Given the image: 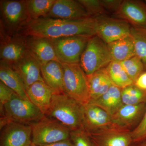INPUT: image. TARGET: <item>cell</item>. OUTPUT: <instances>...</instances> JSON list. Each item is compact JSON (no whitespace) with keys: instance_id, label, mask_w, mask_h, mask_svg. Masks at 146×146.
<instances>
[{"instance_id":"obj_1","label":"cell","mask_w":146,"mask_h":146,"mask_svg":"<svg viewBox=\"0 0 146 146\" xmlns=\"http://www.w3.org/2000/svg\"><path fill=\"white\" fill-rule=\"evenodd\" d=\"M96 18L62 20L42 18L29 20L16 33L20 36H35L56 39L65 36L96 35Z\"/></svg>"},{"instance_id":"obj_2","label":"cell","mask_w":146,"mask_h":146,"mask_svg":"<svg viewBox=\"0 0 146 146\" xmlns=\"http://www.w3.org/2000/svg\"><path fill=\"white\" fill-rule=\"evenodd\" d=\"M45 116L57 121L71 131L84 129L83 105L65 93H54Z\"/></svg>"},{"instance_id":"obj_3","label":"cell","mask_w":146,"mask_h":146,"mask_svg":"<svg viewBox=\"0 0 146 146\" xmlns=\"http://www.w3.org/2000/svg\"><path fill=\"white\" fill-rule=\"evenodd\" d=\"M64 92L82 105L90 102L87 76L80 64L62 63Z\"/></svg>"},{"instance_id":"obj_4","label":"cell","mask_w":146,"mask_h":146,"mask_svg":"<svg viewBox=\"0 0 146 146\" xmlns=\"http://www.w3.org/2000/svg\"><path fill=\"white\" fill-rule=\"evenodd\" d=\"M112 61L107 44L96 35L89 39L80 65L86 76H89L106 68Z\"/></svg>"},{"instance_id":"obj_5","label":"cell","mask_w":146,"mask_h":146,"mask_svg":"<svg viewBox=\"0 0 146 146\" xmlns=\"http://www.w3.org/2000/svg\"><path fill=\"white\" fill-rule=\"evenodd\" d=\"M1 115L11 121L29 125L45 116L29 100L22 98L16 94L10 100L1 106Z\"/></svg>"},{"instance_id":"obj_6","label":"cell","mask_w":146,"mask_h":146,"mask_svg":"<svg viewBox=\"0 0 146 146\" xmlns=\"http://www.w3.org/2000/svg\"><path fill=\"white\" fill-rule=\"evenodd\" d=\"M29 125L32 128V143L37 145H45L70 139V129L46 116Z\"/></svg>"},{"instance_id":"obj_7","label":"cell","mask_w":146,"mask_h":146,"mask_svg":"<svg viewBox=\"0 0 146 146\" xmlns=\"http://www.w3.org/2000/svg\"><path fill=\"white\" fill-rule=\"evenodd\" d=\"M91 37L74 36L50 39L58 59L60 62L80 64L82 54Z\"/></svg>"},{"instance_id":"obj_8","label":"cell","mask_w":146,"mask_h":146,"mask_svg":"<svg viewBox=\"0 0 146 146\" xmlns=\"http://www.w3.org/2000/svg\"><path fill=\"white\" fill-rule=\"evenodd\" d=\"M1 26L15 35L29 20L25 1L2 0L0 2Z\"/></svg>"},{"instance_id":"obj_9","label":"cell","mask_w":146,"mask_h":146,"mask_svg":"<svg viewBox=\"0 0 146 146\" xmlns=\"http://www.w3.org/2000/svg\"><path fill=\"white\" fill-rule=\"evenodd\" d=\"M131 131L113 123L109 127L87 133L93 146H130L133 142Z\"/></svg>"},{"instance_id":"obj_10","label":"cell","mask_w":146,"mask_h":146,"mask_svg":"<svg viewBox=\"0 0 146 146\" xmlns=\"http://www.w3.org/2000/svg\"><path fill=\"white\" fill-rule=\"evenodd\" d=\"M96 18V35L106 44L130 35L131 26L126 21L107 15Z\"/></svg>"},{"instance_id":"obj_11","label":"cell","mask_w":146,"mask_h":146,"mask_svg":"<svg viewBox=\"0 0 146 146\" xmlns=\"http://www.w3.org/2000/svg\"><path fill=\"white\" fill-rule=\"evenodd\" d=\"M27 51L23 36L10 34L1 26V61L13 64Z\"/></svg>"},{"instance_id":"obj_12","label":"cell","mask_w":146,"mask_h":146,"mask_svg":"<svg viewBox=\"0 0 146 146\" xmlns=\"http://www.w3.org/2000/svg\"><path fill=\"white\" fill-rule=\"evenodd\" d=\"M32 143L30 125L11 121L1 128V146H30Z\"/></svg>"},{"instance_id":"obj_13","label":"cell","mask_w":146,"mask_h":146,"mask_svg":"<svg viewBox=\"0 0 146 146\" xmlns=\"http://www.w3.org/2000/svg\"><path fill=\"white\" fill-rule=\"evenodd\" d=\"M9 65L20 77L26 90L36 82H44L41 74V65L28 50L20 59Z\"/></svg>"},{"instance_id":"obj_14","label":"cell","mask_w":146,"mask_h":146,"mask_svg":"<svg viewBox=\"0 0 146 146\" xmlns=\"http://www.w3.org/2000/svg\"><path fill=\"white\" fill-rule=\"evenodd\" d=\"M46 18L62 20H79L89 18L87 11L78 1L55 0Z\"/></svg>"},{"instance_id":"obj_15","label":"cell","mask_w":146,"mask_h":146,"mask_svg":"<svg viewBox=\"0 0 146 146\" xmlns=\"http://www.w3.org/2000/svg\"><path fill=\"white\" fill-rule=\"evenodd\" d=\"M23 36L28 50L40 65L52 60L59 61L50 39L39 36Z\"/></svg>"},{"instance_id":"obj_16","label":"cell","mask_w":146,"mask_h":146,"mask_svg":"<svg viewBox=\"0 0 146 146\" xmlns=\"http://www.w3.org/2000/svg\"><path fill=\"white\" fill-rule=\"evenodd\" d=\"M115 15L131 25L146 28V2L136 0L123 1Z\"/></svg>"},{"instance_id":"obj_17","label":"cell","mask_w":146,"mask_h":146,"mask_svg":"<svg viewBox=\"0 0 146 146\" xmlns=\"http://www.w3.org/2000/svg\"><path fill=\"white\" fill-rule=\"evenodd\" d=\"M83 114L84 129L87 133L109 127L113 124L111 116L95 105H83Z\"/></svg>"},{"instance_id":"obj_18","label":"cell","mask_w":146,"mask_h":146,"mask_svg":"<svg viewBox=\"0 0 146 146\" xmlns=\"http://www.w3.org/2000/svg\"><path fill=\"white\" fill-rule=\"evenodd\" d=\"M146 110V103L123 105L111 116L112 122L121 127L130 129L138 125Z\"/></svg>"},{"instance_id":"obj_19","label":"cell","mask_w":146,"mask_h":146,"mask_svg":"<svg viewBox=\"0 0 146 146\" xmlns=\"http://www.w3.org/2000/svg\"><path fill=\"white\" fill-rule=\"evenodd\" d=\"M29 99L45 115L49 109L54 91L44 82L37 81L27 89Z\"/></svg>"},{"instance_id":"obj_20","label":"cell","mask_w":146,"mask_h":146,"mask_svg":"<svg viewBox=\"0 0 146 146\" xmlns=\"http://www.w3.org/2000/svg\"><path fill=\"white\" fill-rule=\"evenodd\" d=\"M42 78L54 93H64L63 70L60 61L52 60L41 65Z\"/></svg>"},{"instance_id":"obj_21","label":"cell","mask_w":146,"mask_h":146,"mask_svg":"<svg viewBox=\"0 0 146 146\" xmlns=\"http://www.w3.org/2000/svg\"><path fill=\"white\" fill-rule=\"evenodd\" d=\"M0 80L19 97L29 100L25 85L18 74L8 63L1 61L0 62Z\"/></svg>"},{"instance_id":"obj_22","label":"cell","mask_w":146,"mask_h":146,"mask_svg":"<svg viewBox=\"0 0 146 146\" xmlns=\"http://www.w3.org/2000/svg\"><path fill=\"white\" fill-rule=\"evenodd\" d=\"M121 90L112 84L105 94L98 99L89 103L101 108L112 116L123 105Z\"/></svg>"},{"instance_id":"obj_23","label":"cell","mask_w":146,"mask_h":146,"mask_svg":"<svg viewBox=\"0 0 146 146\" xmlns=\"http://www.w3.org/2000/svg\"><path fill=\"white\" fill-rule=\"evenodd\" d=\"M112 60L122 62L136 55L134 43L131 35L107 44Z\"/></svg>"},{"instance_id":"obj_24","label":"cell","mask_w":146,"mask_h":146,"mask_svg":"<svg viewBox=\"0 0 146 146\" xmlns=\"http://www.w3.org/2000/svg\"><path fill=\"white\" fill-rule=\"evenodd\" d=\"M87 78L90 94L89 102L98 99L105 94L112 84L105 68L87 76Z\"/></svg>"},{"instance_id":"obj_25","label":"cell","mask_w":146,"mask_h":146,"mask_svg":"<svg viewBox=\"0 0 146 146\" xmlns=\"http://www.w3.org/2000/svg\"><path fill=\"white\" fill-rule=\"evenodd\" d=\"M105 70L112 84L121 89L134 84L120 62L112 60L105 68Z\"/></svg>"},{"instance_id":"obj_26","label":"cell","mask_w":146,"mask_h":146,"mask_svg":"<svg viewBox=\"0 0 146 146\" xmlns=\"http://www.w3.org/2000/svg\"><path fill=\"white\" fill-rule=\"evenodd\" d=\"M55 0H25L29 20L44 18L49 12Z\"/></svg>"},{"instance_id":"obj_27","label":"cell","mask_w":146,"mask_h":146,"mask_svg":"<svg viewBox=\"0 0 146 146\" xmlns=\"http://www.w3.org/2000/svg\"><path fill=\"white\" fill-rule=\"evenodd\" d=\"M131 35L133 38L136 55L141 59L146 69V28L131 26Z\"/></svg>"},{"instance_id":"obj_28","label":"cell","mask_w":146,"mask_h":146,"mask_svg":"<svg viewBox=\"0 0 146 146\" xmlns=\"http://www.w3.org/2000/svg\"><path fill=\"white\" fill-rule=\"evenodd\" d=\"M123 104L137 105L146 103V91H143L134 84L122 89Z\"/></svg>"},{"instance_id":"obj_29","label":"cell","mask_w":146,"mask_h":146,"mask_svg":"<svg viewBox=\"0 0 146 146\" xmlns=\"http://www.w3.org/2000/svg\"><path fill=\"white\" fill-rule=\"evenodd\" d=\"M120 63L127 75L133 82L136 81L145 69L143 62L136 55L120 62Z\"/></svg>"},{"instance_id":"obj_30","label":"cell","mask_w":146,"mask_h":146,"mask_svg":"<svg viewBox=\"0 0 146 146\" xmlns=\"http://www.w3.org/2000/svg\"><path fill=\"white\" fill-rule=\"evenodd\" d=\"M91 17L106 16L108 13L102 4L101 0H78Z\"/></svg>"},{"instance_id":"obj_31","label":"cell","mask_w":146,"mask_h":146,"mask_svg":"<svg viewBox=\"0 0 146 146\" xmlns=\"http://www.w3.org/2000/svg\"><path fill=\"white\" fill-rule=\"evenodd\" d=\"M70 139L74 146H93L88 133L84 129L71 131Z\"/></svg>"},{"instance_id":"obj_32","label":"cell","mask_w":146,"mask_h":146,"mask_svg":"<svg viewBox=\"0 0 146 146\" xmlns=\"http://www.w3.org/2000/svg\"><path fill=\"white\" fill-rule=\"evenodd\" d=\"M132 143L146 140V110L143 118L136 127L131 131Z\"/></svg>"},{"instance_id":"obj_33","label":"cell","mask_w":146,"mask_h":146,"mask_svg":"<svg viewBox=\"0 0 146 146\" xmlns=\"http://www.w3.org/2000/svg\"><path fill=\"white\" fill-rule=\"evenodd\" d=\"M15 93L5 84L0 81V104L2 106L9 101L15 95Z\"/></svg>"},{"instance_id":"obj_34","label":"cell","mask_w":146,"mask_h":146,"mask_svg":"<svg viewBox=\"0 0 146 146\" xmlns=\"http://www.w3.org/2000/svg\"><path fill=\"white\" fill-rule=\"evenodd\" d=\"M122 0H101L102 4L108 13L115 15L119 9Z\"/></svg>"},{"instance_id":"obj_35","label":"cell","mask_w":146,"mask_h":146,"mask_svg":"<svg viewBox=\"0 0 146 146\" xmlns=\"http://www.w3.org/2000/svg\"><path fill=\"white\" fill-rule=\"evenodd\" d=\"M133 84L141 90L146 91V72H143Z\"/></svg>"},{"instance_id":"obj_36","label":"cell","mask_w":146,"mask_h":146,"mask_svg":"<svg viewBox=\"0 0 146 146\" xmlns=\"http://www.w3.org/2000/svg\"><path fill=\"white\" fill-rule=\"evenodd\" d=\"M40 146H74L70 139L58 141L49 145Z\"/></svg>"},{"instance_id":"obj_37","label":"cell","mask_w":146,"mask_h":146,"mask_svg":"<svg viewBox=\"0 0 146 146\" xmlns=\"http://www.w3.org/2000/svg\"><path fill=\"white\" fill-rule=\"evenodd\" d=\"M130 146H146V140L141 142L132 143Z\"/></svg>"},{"instance_id":"obj_38","label":"cell","mask_w":146,"mask_h":146,"mask_svg":"<svg viewBox=\"0 0 146 146\" xmlns=\"http://www.w3.org/2000/svg\"><path fill=\"white\" fill-rule=\"evenodd\" d=\"M30 146H40L37 145H35V144L34 143H32V144Z\"/></svg>"},{"instance_id":"obj_39","label":"cell","mask_w":146,"mask_h":146,"mask_svg":"<svg viewBox=\"0 0 146 146\" xmlns=\"http://www.w3.org/2000/svg\"><path fill=\"white\" fill-rule=\"evenodd\" d=\"M145 2L146 3V1H145Z\"/></svg>"}]
</instances>
